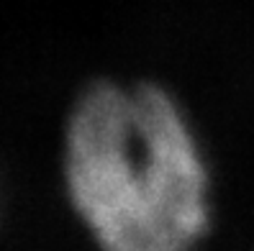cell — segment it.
<instances>
[{"label":"cell","instance_id":"cell-1","mask_svg":"<svg viewBox=\"0 0 254 251\" xmlns=\"http://www.w3.org/2000/svg\"><path fill=\"white\" fill-rule=\"evenodd\" d=\"M64 193L98 251H198L213 228V172L185 102L152 80H100L62 139Z\"/></svg>","mask_w":254,"mask_h":251}]
</instances>
